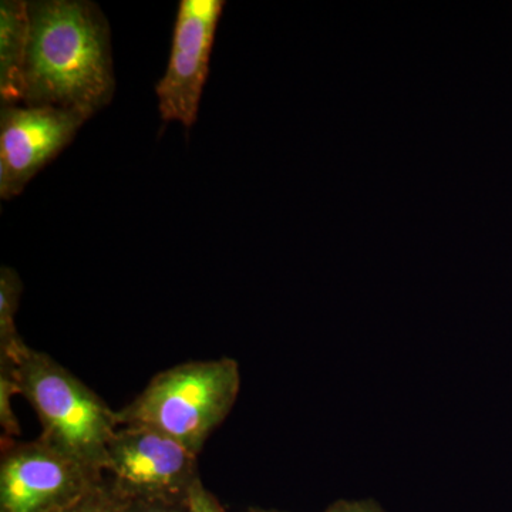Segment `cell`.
<instances>
[{
  "mask_svg": "<svg viewBox=\"0 0 512 512\" xmlns=\"http://www.w3.org/2000/svg\"><path fill=\"white\" fill-rule=\"evenodd\" d=\"M25 106H50L92 117L116 89L110 26L87 0L29 2Z\"/></svg>",
  "mask_w": 512,
  "mask_h": 512,
  "instance_id": "6da1fadb",
  "label": "cell"
},
{
  "mask_svg": "<svg viewBox=\"0 0 512 512\" xmlns=\"http://www.w3.org/2000/svg\"><path fill=\"white\" fill-rule=\"evenodd\" d=\"M241 389L237 360L221 357L183 363L158 373L136 399L117 412L119 426H146L200 454L227 419Z\"/></svg>",
  "mask_w": 512,
  "mask_h": 512,
  "instance_id": "7a4b0ae2",
  "label": "cell"
},
{
  "mask_svg": "<svg viewBox=\"0 0 512 512\" xmlns=\"http://www.w3.org/2000/svg\"><path fill=\"white\" fill-rule=\"evenodd\" d=\"M20 394L43 426L40 439L104 474L117 412L46 353L20 349L13 359Z\"/></svg>",
  "mask_w": 512,
  "mask_h": 512,
  "instance_id": "3957f363",
  "label": "cell"
},
{
  "mask_svg": "<svg viewBox=\"0 0 512 512\" xmlns=\"http://www.w3.org/2000/svg\"><path fill=\"white\" fill-rule=\"evenodd\" d=\"M198 454L168 434L146 426H120L107 448L104 474L126 500H188L198 474Z\"/></svg>",
  "mask_w": 512,
  "mask_h": 512,
  "instance_id": "277c9868",
  "label": "cell"
},
{
  "mask_svg": "<svg viewBox=\"0 0 512 512\" xmlns=\"http://www.w3.org/2000/svg\"><path fill=\"white\" fill-rule=\"evenodd\" d=\"M103 478L45 440L8 444L0 464V512H62Z\"/></svg>",
  "mask_w": 512,
  "mask_h": 512,
  "instance_id": "5b68a950",
  "label": "cell"
},
{
  "mask_svg": "<svg viewBox=\"0 0 512 512\" xmlns=\"http://www.w3.org/2000/svg\"><path fill=\"white\" fill-rule=\"evenodd\" d=\"M224 6V0H181L170 60L156 86L158 110L165 123L177 121L190 128L197 121Z\"/></svg>",
  "mask_w": 512,
  "mask_h": 512,
  "instance_id": "8992f818",
  "label": "cell"
},
{
  "mask_svg": "<svg viewBox=\"0 0 512 512\" xmlns=\"http://www.w3.org/2000/svg\"><path fill=\"white\" fill-rule=\"evenodd\" d=\"M90 117L50 106H6L0 111V197L12 200L72 143Z\"/></svg>",
  "mask_w": 512,
  "mask_h": 512,
  "instance_id": "52a82bcc",
  "label": "cell"
},
{
  "mask_svg": "<svg viewBox=\"0 0 512 512\" xmlns=\"http://www.w3.org/2000/svg\"><path fill=\"white\" fill-rule=\"evenodd\" d=\"M30 42L29 2H0V100L2 107L25 99V74Z\"/></svg>",
  "mask_w": 512,
  "mask_h": 512,
  "instance_id": "ba28073f",
  "label": "cell"
},
{
  "mask_svg": "<svg viewBox=\"0 0 512 512\" xmlns=\"http://www.w3.org/2000/svg\"><path fill=\"white\" fill-rule=\"evenodd\" d=\"M23 284L15 269H0V359H15L26 345L16 329V313L19 311Z\"/></svg>",
  "mask_w": 512,
  "mask_h": 512,
  "instance_id": "9c48e42d",
  "label": "cell"
},
{
  "mask_svg": "<svg viewBox=\"0 0 512 512\" xmlns=\"http://www.w3.org/2000/svg\"><path fill=\"white\" fill-rule=\"evenodd\" d=\"M126 504V498L114 488L111 481L103 478L89 493L62 512H123Z\"/></svg>",
  "mask_w": 512,
  "mask_h": 512,
  "instance_id": "30bf717a",
  "label": "cell"
},
{
  "mask_svg": "<svg viewBox=\"0 0 512 512\" xmlns=\"http://www.w3.org/2000/svg\"><path fill=\"white\" fill-rule=\"evenodd\" d=\"M13 394H20L15 362L12 359H0V426L8 437L20 434L18 420L12 412Z\"/></svg>",
  "mask_w": 512,
  "mask_h": 512,
  "instance_id": "8fae6325",
  "label": "cell"
},
{
  "mask_svg": "<svg viewBox=\"0 0 512 512\" xmlns=\"http://www.w3.org/2000/svg\"><path fill=\"white\" fill-rule=\"evenodd\" d=\"M123 512H191L188 500H168V498H138L127 500Z\"/></svg>",
  "mask_w": 512,
  "mask_h": 512,
  "instance_id": "7c38bea8",
  "label": "cell"
},
{
  "mask_svg": "<svg viewBox=\"0 0 512 512\" xmlns=\"http://www.w3.org/2000/svg\"><path fill=\"white\" fill-rule=\"evenodd\" d=\"M191 512H227L214 494L205 488L201 478L195 481L190 491Z\"/></svg>",
  "mask_w": 512,
  "mask_h": 512,
  "instance_id": "4fadbf2b",
  "label": "cell"
},
{
  "mask_svg": "<svg viewBox=\"0 0 512 512\" xmlns=\"http://www.w3.org/2000/svg\"><path fill=\"white\" fill-rule=\"evenodd\" d=\"M325 512H386L375 500H340L330 505Z\"/></svg>",
  "mask_w": 512,
  "mask_h": 512,
  "instance_id": "5bb4252c",
  "label": "cell"
},
{
  "mask_svg": "<svg viewBox=\"0 0 512 512\" xmlns=\"http://www.w3.org/2000/svg\"><path fill=\"white\" fill-rule=\"evenodd\" d=\"M249 512H281L275 510H258V508H254V510H249Z\"/></svg>",
  "mask_w": 512,
  "mask_h": 512,
  "instance_id": "9a60e30c",
  "label": "cell"
},
{
  "mask_svg": "<svg viewBox=\"0 0 512 512\" xmlns=\"http://www.w3.org/2000/svg\"><path fill=\"white\" fill-rule=\"evenodd\" d=\"M249 512V511H248Z\"/></svg>",
  "mask_w": 512,
  "mask_h": 512,
  "instance_id": "2e32d148",
  "label": "cell"
}]
</instances>
